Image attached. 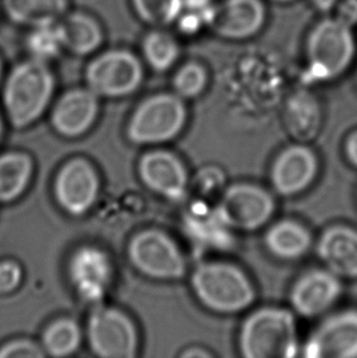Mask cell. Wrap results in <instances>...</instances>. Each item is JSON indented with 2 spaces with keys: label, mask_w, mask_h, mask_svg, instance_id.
Segmentation results:
<instances>
[{
  "label": "cell",
  "mask_w": 357,
  "mask_h": 358,
  "mask_svg": "<svg viewBox=\"0 0 357 358\" xmlns=\"http://www.w3.org/2000/svg\"><path fill=\"white\" fill-rule=\"evenodd\" d=\"M55 78L48 63L29 58L5 80L3 102L11 125L24 129L38 120L53 98Z\"/></svg>",
  "instance_id": "1"
},
{
  "label": "cell",
  "mask_w": 357,
  "mask_h": 358,
  "mask_svg": "<svg viewBox=\"0 0 357 358\" xmlns=\"http://www.w3.org/2000/svg\"><path fill=\"white\" fill-rule=\"evenodd\" d=\"M239 349L246 358H293L300 354L299 335L290 310L263 307L242 323Z\"/></svg>",
  "instance_id": "2"
},
{
  "label": "cell",
  "mask_w": 357,
  "mask_h": 358,
  "mask_svg": "<svg viewBox=\"0 0 357 358\" xmlns=\"http://www.w3.org/2000/svg\"><path fill=\"white\" fill-rule=\"evenodd\" d=\"M191 286L197 300L216 313L234 315L255 300V289L246 274L225 262H204L195 269Z\"/></svg>",
  "instance_id": "3"
},
{
  "label": "cell",
  "mask_w": 357,
  "mask_h": 358,
  "mask_svg": "<svg viewBox=\"0 0 357 358\" xmlns=\"http://www.w3.org/2000/svg\"><path fill=\"white\" fill-rule=\"evenodd\" d=\"M355 53L351 29L334 16L324 17L314 24L306 39L307 75L319 83L335 80L348 70Z\"/></svg>",
  "instance_id": "4"
},
{
  "label": "cell",
  "mask_w": 357,
  "mask_h": 358,
  "mask_svg": "<svg viewBox=\"0 0 357 358\" xmlns=\"http://www.w3.org/2000/svg\"><path fill=\"white\" fill-rule=\"evenodd\" d=\"M186 108L175 93H157L136 108L127 126V137L135 145H157L173 140L183 130Z\"/></svg>",
  "instance_id": "5"
},
{
  "label": "cell",
  "mask_w": 357,
  "mask_h": 358,
  "mask_svg": "<svg viewBox=\"0 0 357 358\" xmlns=\"http://www.w3.org/2000/svg\"><path fill=\"white\" fill-rule=\"evenodd\" d=\"M141 59L127 49L97 54L85 70V81L98 97L121 98L136 92L144 81Z\"/></svg>",
  "instance_id": "6"
},
{
  "label": "cell",
  "mask_w": 357,
  "mask_h": 358,
  "mask_svg": "<svg viewBox=\"0 0 357 358\" xmlns=\"http://www.w3.org/2000/svg\"><path fill=\"white\" fill-rule=\"evenodd\" d=\"M129 258L137 271L157 280H178L186 273V262L178 245L160 230H145L129 245Z\"/></svg>",
  "instance_id": "7"
},
{
  "label": "cell",
  "mask_w": 357,
  "mask_h": 358,
  "mask_svg": "<svg viewBox=\"0 0 357 358\" xmlns=\"http://www.w3.org/2000/svg\"><path fill=\"white\" fill-rule=\"evenodd\" d=\"M92 352L102 358H132L137 350V331L130 318L121 310L98 307L88 324Z\"/></svg>",
  "instance_id": "8"
},
{
  "label": "cell",
  "mask_w": 357,
  "mask_h": 358,
  "mask_svg": "<svg viewBox=\"0 0 357 358\" xmlns=\"http://www.w3.org/2000/svg\"><path fill=\"white\" fill-rule=\"evenodd\" d=\"M232 230L253 231L266 225L274 212V201L266 189L252 184H235L216 207Z\"/></svg>",
  "instance_id": "9"
},
{
  "label": "cell",
  "mask_w": 357,
  "mask_h": 358,
  "mask_svg": "<svg viewBox=\"0 0 357 358\" xmlns=\"http://www.w3.org/2000/svg\"><path fill=\"white\" fill-rule=\"evenodd\" d=\"M309 358H357V310L329 315L302 346Z\"/></svg>",
  "instance_id": "10"
},
{
  "label": "cell",
  "mask_w": 357,
  "mask_h": 358,
  "mask_svg": "<svg viewBox=\"0 0 357 358\" xmlns=\"http://www.w3.org/2000/svg\"><path fill=\"white\" fill-rule=\"evenodd\" d=\"M99 180L96 170L88 160L73 159L60 169L54 194L60 207L74 217L88 213L96 202Z\"/></svg>",
  "instance_id": "11"
},
{
  "label": "cell",
  "mask_w": 357,
  "mask_h": 358,
  "mask_svg": "<svg viewBox=\"0 0 357 358\" xmlns=\"http://www.w3.org/2000/svg\"><path fill=\"white\" fill-rule=\"evenodd\" d=\"M69 276L81 300L99 305L111 282V259L97 247H81L69 262Z\"/></svg>",
  "instance_id": "12"
},
{
  "label": "cell",
  "mask_w": 357,
  "mask_h": 358,
  "mask_svg": "<svg viewBox=\"0 0 357 358\" xmlns=\"http://www.w3.org/2000/svg\"><path fill=\"white\" fill-rule=\"evenodd\" d=\"M144 184L155 194L180 202L188 194V173L181 160L167 150H153L144 155L139 164Z\"/></svg>",
  "instance_id": "13"
},
{
  "label": "cell",
  "mask_w": 357,
  "mask_h": 358,
  "mask_svg": "<svg viewBox=\"0 0 357 358\" xmlns=\"http://www.w3.org/2000/svg\"><path fill=\"white\" fill-rule=\"evenodd\" d=\"M340 278L328 269H314L295 282L290 302L298 315L312 318L322 315L342 295Z\"/></svg>",
  "instance_id": "14"
},
{
  "label": "cell",
  "mask_w": 357,
  "mask_h": 358,
  "mask_svg": "<svg viewBox=\"0 0 357 358\" xmlns=\"http://www.w3.org/2000/svg\"><path fill=\"white\" fill-rule=\"evenodd\" d=\"M266 19L262 0H224L218 4L212 29L222 38L245 41L263 29Z\"/></svg>",
  "instance_id": "15"
},
{
  "label": "cell",
  "mask_w": 357,
  "mask_h": 358,
  "mask_svg": "<svg viewBox=\"0 0 357 358\" xmlns=\"http://www.w3.org/2000/svg\"><path fill=\"white\" fill-rule=\"evenodd\" d=\"M317 169L314 150L304 145H291L276 157L270 173L272 184L281 196H294L312 184Z\"/></svg>",
  "instance_id": "16"
},
{
  "label": "cell",
  "mask_w": 357,
  "mask_h": 358,
  "mask_svg": "<svg viewBox=\"0 0 357 358\" xmlns=\"http://www.w3.org/2000/svg\"><path fill=\"white\" fill-rule=\"evenodd\" d=\"M98 96L86 86L64 93L52 112V125L59 135L78 137L93 125L98 114Z\"/></svg>",
  "instance_id": "17"
},
{
  "label": "cell",
  "mask_w": 357,
  "mask_h": 358,
  "mask_svg": "<svg viewBox=\"0 0 357 358\" xmlns=\"http://www.w3.org/2000/svg\"><path fill=\"white\" fill-rule=\"evenodd\" d=\"M317 255L339 278H357V230L344 225L327 229L317 242Z\"/></svg>",
  "instance_id": "18"
},
{
  "label": "cell",
  "mask_w": 357,
  "mask_h": 358,
  "mask_svg": "<svg viewBox=\"0 0 357 358\" xmlns=\"http://www.w3.org/2000/svg\"><path fill=\"white\" fill-rule=\"evenodd\" d=\"M64 48L78 57L97 53L104 42V31L99 21L85 11H73L59 21Z\"/></svg>",
  "instance_id": "19"
},
{
  "label": "cell",
  "mask_w": 357,
  "mask_h": 358,
  "mask_svg": "<svg viewBox=\"0 0 357 358\" xmlns=\"http://www.w3.org/2000/svg\"><path fill=\"white\" fill-rule=\"evenodd\" d=\"M185 233L196 245L225 248L232 243V229L223 222L217 208L208 209L203 204H195L183 217Z\"/></svg>",
  "instance_id": "20"
},
{
  "label": "cell",
  "mask_w": 357,
  "mask_h": 358,
  "mask_svg": "<svg viewBox=\"0 0 357 358\" xmlns=\"http://www.w3.org/2000/svg\"><path fill=\"white\" fill-rule=\"evenodd\" d=\"M0 6L13 24L34 29L59 22L68 13L69 0H0Z\"/></svg>",
  "instance_id": "21"
},
{
  "label": "cell",
  "mask_w": 357,
  "mask_h": 358,
  "mask_svg": "<svg viewBox=\"0 0 357 358\" xmlns=\"http://www.w3.org/2000/svg\"><path fill=\"white\" fill-rule=\"evenodd\" d=\"M311 235L304 225L294 220L273 224L265 236L268 251L281 259H298L306 255L311 246Z\"/></svg>",
  "instance_id": "22"
},
{
  "label": "cell",
  "mask_w": 357,
  "mask_h": 358,
  "mask_svg": "<svg viewBox=\"0 0 357 358\" xmlns=\"http://www.w3.org/2000/svg\"><path fill=\"white\" fill-rule=\"evenodd\" d=\"M34 170L29 155L9 152L0 155V203H9L24 194Z\"/></svg>",
  "instance_id": "23"
},
{
  "label": "cell",
  "mask_w": 357,
  "mask_h": 358,
  "mask_svg": "<svg viewBox=\"0 0 357 358\" xmlns=\"http://www.w3.org/2000/svg\"><path fill=\"white\" fill-rule=\"evenodd\" d=\"M141 50L145 63L157 73L170 70L180 57L178 39L162 27H155L146 34L142 39Z\"/></svg>",
  "instance_id": "24"
},
{
  "label": "cell",
  "mask_w": 357,
  "mask_h": 358,
  "mask_svg": "<svg viewBox=\"0 0 357 358\" xmlns=\"http://www.w3.org/2000/svg\"><path fill=\"white\" fill-rule=\"evenodd\" d=\"M81 330L76 322L59 320L43 333V349L53 357H66L78 351L81 344Z\"/></svg>",
  "instance_id": "25"
},
{
  "label": "cell",
  "mask_w": 357,
  "mask_h": 358,
  "mask_svg": "<svg viewBox=\"0 0 357 358\" xmlns=\"http://www.w3.org/2000/svg\"><path fill=\"white\" fill-rule=\"evenodd\" d=\"M26 49L29 58L43 63L49 64V62L58 58L65 50L59 22L29 29L26 38Z\"/></svg>",
  "instance_id": "26"
},
{
  "label": "cell",
  "mask_w": 357,
  "mask_h": 358,
  "mask_svg": "<svg viewBox=\"0 0 357 358\" xmlns=\"http://www.w3.org/2000/svg\"><path fill=\"white\" fill-rule=\"evenodd\" d=\"M217 8L214 0H181V10L174 24L185 36H196L202 29L212 27Z\"/></svg>",
  "instance_id": "27"
},
{
  "label": "cell",
  "mask_w": 357,
  "mask_h": 358,
  "mask_svg": "<svg viewBox=\"0 0 357 358\" xmlns=\"http://www.w3.org/2000/svg\"><path fill=\"white\" fill-rule=\"evenodd\" d=\"M131 6L144 24L163 27L175 24L181 10V0H131Z\"/></svg>",
  "instance_id": "28"
},
{
  "label": "cell",
  "mask_w": 357,
  "mask_h": 358,
  "mask_svg": "<svg viewBox=\"0 0 357 358\" xmlns=\"http://www.w3.org/2000/svg\"><path fill=\"white\" fill-rule=\"evenodd\" d=\"M208 73L202 64L188 62L178 69L173 78L175 94L180 98H195L200 96L207 86Z\"/></svg>",
  "instance_id": "29"
},
{
  "label": "cell",
  "mask_w": 357,
  "mask_h": 358,
  "mask_svg": "<svg viewBox=\"0 0 357 358\" xmlns=\"http://www.w3.org/2000/svg\"><path fill=\"white\" fill-rule=\"evenodd\" d=\"M42 349L31 340H14L0 348V358H41L44 356Z\"/></svg>",
  "instance_id": "30"
},
{
  "label": "cell",
  "mask_w": 357,
  "mask_h": 358,
  "mask_svg": "<svg viewBox=\"0 0 357 358\" xmlns=\"http://www.w3.org/2000/svg\"><path fill=\"white\" fill-rule=\"evenodd\" d=\"M22 269L14 261L0 262V294H10L19 287Z\"/></svg>",
  "instance_id": "31"
},
{
  "label": "cell",
  "mask_w": 357,
  "mask_h": 358,
  "mask_svg": "<svg viewBox=\"0 0 357 358\" xmlns=\"http://www.w3.org/2000/svg\"><path fill=\"white\" fill-rule=\"evenodd\" d=\"M334 17L353 29L357 24V0H339Z\"/></svg>",
  "instance_id": "32"
},
{
  "label": "cell",
  "mask_w": 357,
  "mask_h": 358,
  "mask_svg": "<svg viewBox=\"0 0 357 358\" xmlns=\"http://www.w3.org/2000/svg\"><path fill=\"white\" fill-rule=\"evenodd\" d=\"M345 152L350 163L357 168V131L349 136L345 145Z\"/></svg>",
  "instance_id": "33"
},
{
  "label": "cell",
  "mask_w": 357,
  "mask_h": 358,
  "mask_svg": "<svg viewBox=\"0 0 357 358\" xmlns=\"http://www.w3.org/2000/svg\"><path fill=\"white\" fill-rule=\"evenodd\" d=\"M338 1L339 0H311L314 8L324 14L332 11Z\"/></svg>",
  "instance_id": "34"
},
{
  "label": "cell",
  "mask_w": 357,
  "mask_h": 358,
  "mask_svg": "<svg viewBox=\"0 0 357 358\" xmlns=\"http://www.w3.org/2000/svg\"><path fill=\"white\" fill-rule=\"evenodd\" d=\"M211 355L208 354V352H206L204 350L198 349V348H196V349H190L188 351H186V352H183V357H209Z\"/></svg>",
  "instance_id": "35"
},
{
  "label": "cell",
  "mask_w": 357,
  "mask_h": 358,
  "mask_svg": "<svg viewBox=\"0 0 357 358\" xmlns=\"http://www.w3.org/2000/svg\"><path fill=\"white\" fill-rule=\"evenodd\" d=\"M275 3H279V4H288V3H291V1H294V0H273Z\"/></svg>",
  "instance_id": "36"
},
{
  "label": "cell",
  "mask_w": 357,
  "mask_h": 358,
  "mask_svg": "<svg viewBox=\"0 0 357 358\" xmlns=\"http://www.w3.org/2000/svg\"><path fill=\"white\" fill-rule=\"evenodd\" d=\"M3 80V63H1V59H0V83Z\"/></svg>",
  "instance_id": "37"
},
{
  "label": "cell",
  "mask_w": 357,
  "mask_h": 358,
  "mask_svg": "<svg viewBox=\"0 0 357 358\" xmlns=\"http://www.w3.org/2000/svg\"><path fill=\"white\" fill-rule=\"evenodd\" d=\"M1 132H3V122H1V117H0V137H1Z\"/></svg>",
  "instance_id": "38"
}]
</instances>
